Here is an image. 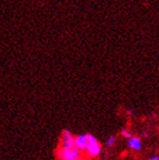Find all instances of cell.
Returning <instances> with one entry per match:
<instances>
[{
	"mask_svg": "<svg viewBox=\"0 0 159 160\" xmlns=\"http://www.w3.org/2000/svg\"><path fill=\"white\" fill-rule=\"evenodd\" d=\"M128 146L134 150H139L142 148V142L138 137H132L128 141Z\"/></svg>",
	"mask_w": 159,
	"mask_h": 160,
	"instance_id": "obj_5",
	"label": "cell"
},
{
	"mask_svg": "<svg viewBox=\"0 0 159 160\" xmlns=\"http://www.w3.org/2000/svg\"><path fill=\"white\" fill-rule=\"evenodd\" d=\"M85 151L90 157L98 156L102 151V148L98 140L96 139V137H94L91 134H88V146H87Z\"/></svg>",
	"mask_w": 159,
	"mask_h": 160,
	"instance_id": "obj_2",
	"label": "cell"
},
{
	"mask_svg": "<svg viewBox=\"0 0 159 160\" xmlns=\"http://www.w3.org/2000/svg\"><path fill=\"white\" fill-rule=\"evenodd\" d=\"M58 160H83L82 152L76 148H62L60 147L56 151Z\"/></svg>",
	"mask_w": 159,
	"mask_h": 160,
	"instance_id": "obj_1",
	"label": "cell"
},
{
	"mask_svg": "<svg viewBox=\"0 0 159 160\" xmlns=\"http://www.w3.org/2000/svg\"><path fill=\"white\" fill-rule=\"evenodd\" d=\"M121 135L123 136L124 138H128V139L132 138V134H131V132H130L129 130H127V129H122V130H121Z\"/></svg>",
	"mask_w": 159,
	"mask_h": 160,
	"instance_id": "obj_7",
	"label": "cell"
},
{
	"mask_svg": "<svg viewBox=\"0 0 159 160\" xmlns=\"http://www.w3.org/2000/svg\"><path fill=\"white\" fill-rule=\"evenodd\" d=\"M88 146V134L79 135L75 137V148L80 151H85Z\"/></svg>",
	"mask_w": 159,
	"mask_h": 160,
	"instance_id": "obj_4",
	"label": "cell"
},
{
	"mask_svg": "<svg viewBox=\"0 0 159 160\" xmlns=\"http://www.w3.org/2000/svg\"><path fill=\"white\" fill-rule=\"evenodd\" d=\"M61 147L62 148H75V138L68 130H63L61 136Z\"/></svg>",
	"mask_w": 159,
	"mask_h": 160,
	"instance_id": "obj_3",
	"label": "cell"
},
{
	"mask_svg": "<svg viewBox=\"0 0 159 160\" xmlns=\"http://www.w3.org/2000/svg\"><path fill=\"white\" fill-rule=\"evenodd\" d=\"M115 145V138H114V136H109V137L107 138V146L111 148V147H113Z\"/></svg>",
	"mask_w": 159,
	"mask_h": 160,
	"instance_id": "obj_6",
	"label": "cell"
},
{
	"mask_svg": "<svg viewBox=\"0 0 159 160\" xmlns=\"http://www.w3.org/2000/svg\"><path fill=\"white\" fill-rule=\"evenodd\" d=\"M128 114L129 115H132L133 114V109H128Z\"/></svg>",
	"mask_w": 159,
	"mask_h": 160,
	"instance_id": "obj_9",
	"label": "cell"
},
{
	"mask_svg": "<svg viewBox=\"0 0 159 160\" xmlns=\"http://www.w3.org/2000/svg\"><path fill=\"white\" fill-rule=\"evenodd\" d=\"M142 135L146 136V137H147V136L149 135V133H148V132H144V133H142Z\"/></svg>",
	"mask_w": 159,
	"mask_h": 160,
	"instance_id": "obj_10",
	"label": "cell"
},
{
	"mask_svg": "<svg viewBox=\"0 0 159 160\" xmlns=\"http://www.w3.org/2000/svg\"><path fill=\"white\" fill-rule=\"evenodd\" d=\"M147 160H159V157L158 156H152V157H150L149 159Z\"/></svg>",
	"mask_w": 159,
	"mask_h": 160,
	"instance_id": "obj_8",
	"label": "cell"
}]
</instances>
